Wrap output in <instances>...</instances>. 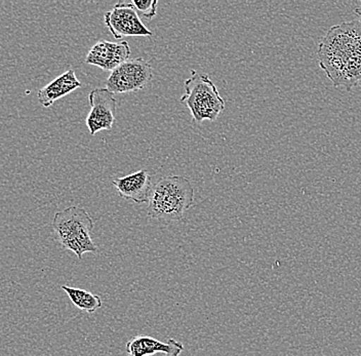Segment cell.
I'll return each instance as SVG.
<instances>
[{
	"mask_svg": "<svg viewBox=\"0 0 361 356\" xmlns=\"http://www.w3.org/2000/svg\"><path fill=\"white\" fill-rule=\"evenodd\" d=\"M320 68L335 87L351 91L361 85V23L357 20L331 27L319 42Z\"/></svg>",
	"mask_w": 361,
	"mask_h": 356,
	"instance_id": "obj_1",
	"label": "cell"
},
{
	"mask_svg": "<svg viewBox=\"0 0 361 356\" xmlns=\"http://www.w3.org/2000/svg\"><path fill=\"white\" fill-rule=\"evenodd\" d=\"M194 202V188L191 182L182 176H169L153 185L148 202L149 217L178 222Z\"/></svg>",
	"mask_w": 361,
	"mask_h": 356,
	"instance_id": "obj_2",
	"label": "cell"
},
{
	"mask_svg": "<svg viewBox=\"0 0 361 356\" xmlns=\"http://www.w3.org/2000/svg\"><path fill=\"white\" fill-rule=\"evenodd\" d=\"M94 221L82 207H69L58 211L53 220L56 240L68 251L73 252L78 260L87 253H97L98 247L92 242Z\"/></svg>",
	"mask_w": 361,
	"mask_h": 356,
	"instance_id": "obj_3",
	"label": "cell"
},
{
	"mask_svg": "<svg viewBox=\"0 0 361 356\" xmlns=\"http://www.w3.org/2000/svg\"><path fill=\"white\" fill-rule=\"evenodd\" d=\"M191 78L185 80V94L180 97V102L188 106L194 123L216 121L224 111V99L207 74L197 73L195 70H191Z\"/></svg>",
	"mask_w": 361,
	"mask_h": 356,
	"instance_id": "obj_4",
	"label": "cell"
},
{
	"mask_svg": "<svg viewBox=\"0 0 361 356\" xmlns=\"http://www.w3.org/2000/svg\"><path fill=\"white\" fill-rule=\"evenodd\" d=\"M153 69L143 58L128 59L111 71L106 89L114 94L141 91L152 80Z\"/></svg>",
	"mask_w": 361,
	"mask_h": 356,
	"instance_id": "obj_5",
	"label": "cell"
},
{
	"mask_svg": "<svg viewBox=\"0 0 361 356\" xmlns=\"http://www.w3.org/2000/svg\"><path fill=\"white\" fill-rule=\"evenodd\" d=\"M106 26L114 36L121 39L124 36H152V31L143 24L134 6L128 2H118L104 18Z\"/></svg>",
	"mask_w": 361,
	"mask_h": 356,
	"instance_id": "obj_6",
	"label": "cell"
},
{
	"mask_svg": "<svg viewBox=\"0 0 361 356\" xmlns=\"http://www.w3.org/2000/svg\"><path fill=\"white\" fill-rule=\"evenodd\" d=\"M90 111L87 117V127L92 136L101 130H111L116 115L117 102L107 89L92 90L89 94Z\"/></svg>",
	"mask_w": 361,
	"mask_h": 356,
	"instance_id": "obj_7",
	"label": "cell"
},
{
	"mask_svg": "<svg viewBox=\"0 0 361 356\" xmlns=\"http://www.w3.org/2000/svg\"><path fill=\"white\" fill-rule=\"evenodd\" d=\"M130 56V47L126 40L121 42L101 40L90 49L85 63L105 71H113L128 61Z\"/></svg>",
	"mask_w": 361,
	"mask_h": 356,
	"instance_id": "obj_8",
	"label": "cell"
},
{
	"mask_svg": "<svg viewBox=\"0 0 361 356\" xmlns=\"http://www.w3.org/2000/svg\"><path fill=\"white\" fill-rule=\"evenodd\" d=\"M112 185L116 188L117 192L121 197L132 200L137 204H145V202L148 204L153 188L150 173L145 170L114 179Z\"/></svg>",
	"mask_w": 361,
	"mask_h": 356,
	"instance_id": "obj_9",
	"label": "cell"
},
{
	"mask_svg": "<svg viewBox=\"0 0 361 356\" xmlns=\"http://www.w3.org/2000/svg\"><path fill=\"white\" fill-rule=\"evenodd\" d=\"M183 351L184 345L173 338L161 342L149 336L140 335L133 337L126 343V352L130 356H152L158 353L164 356H180Z\"/></svg>",
	"mask_w": 361,
	"mask_h": 356,
	"instance_id": "obj_10",
	"label": "cell"
},
{
	"mask_svg": "<svg viewBox=\"0 0 361 356\" xmlns=\"http://www.w3.org/2000/svg\"><path fill=\"white\" fill-rule=\"evenodd\" d=\"M79 87H81V82L76 78L75 71L67 70L38 92V102L45 108L51 107L56 101L64 98Z\"/></svg>",
	"mask_w": 361,
	"mask_h": 356,
	"instance_id": "obj_11",
	"label": "cell"
},
{
	"mask_svg": "<svg viewBox=\"0 0 361 356\" xmlns=\"http://www.w3.org/2000/svg\"><path fill=\"white\" fill-rule=\"evenodd\" d=\"M61 288L66 293L70 301L78 309L85 311L87 313H94L100 309L102 305H103L100 297L98 295L92 294L89 290L68 287V286H62Z\"/></svg>",
	"mask_w": 361,
	"mask_h": 356,
	"instance_id": "obj_12",
	"label": "cell"
},
{
	"mask_svg": "<svg viewBox=\"0 0 361 356\" xmlns=\"http://www.w3.org/2000/svg\"><path fill=\"white\" fill-rule=\"evenodd\" d=\"M137 15L143 16L146 19L152 20L157 13V0H134L130 2Z\"/></svg>",
	"mask_w": 361,
	"mask_h": 356,
	"instance_id": "obj_13",
	"label": "cell"
},
{
	"mask_svg": "<svg viewBox=\"0 0 361 356\" xmlns=\"http://www.w3.org/2000/svg\"><path fill=\"white\" fill-rule=\"evenodd\" d=\"M355 13H356V15L358 16V17H360V22L361 23V4H360V8H356Z\"/></svg>",
	"mask_w": 361,
	"mask_h": 356,
	"instance_id": "obj_14",
	"label": "cell"
}]
</instances>
